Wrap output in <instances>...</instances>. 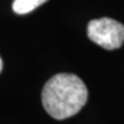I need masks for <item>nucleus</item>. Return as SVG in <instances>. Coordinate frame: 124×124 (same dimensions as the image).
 <instances>
[{
    "instance_id": "f257e3e1",
    "label": "nucleus",
    "mask_w": 124,
    "mask_h": 124,
    "mask_svg": "<svg viewBox=\"0 0 124 124\" xmlns=\"http://www.w3.org/2000/svg\"><path fill=\"white\" fill-rule=\"evenodd\" d=\"M87 89L84 82L74 74H58L49 78L41 92L45 110L55 120L76 115L87 101Z\"/></svg>"
},
{
    "instance_id": "7ed1b4c3",
    "label": "nucleus",
    "mask_w": 124,
    "mask_h": 124,
    "mask_svg": "<svg viewBox=\"0 0 124 124\" xmlns=\"http://www.w3.org/2000/svg\"><path fill=\"white\" fill-rule=\"evenodd\" d=\"M47 0H14L13 10L16 14L23 15L32 12L33 9L39 7L40 5L45 4Z\"/></svg>"
},
{
    "instance_id": "20e7f679",
    "label": "nucleus",
    "mask_w": 124,
    "mask_h": 124,
    "mask_svg": "<svg viewBox=\"0 0 124 124\" xmlns=\"http://www.w3.org/2000/svg\"><path fill=\"white\" fill-rule=\"evenodd\" d=\"M1 70H2V60L0 58V72H1Z\"/></svg>"
},
{
    "instance_id": "f03ea898",
    "label": "nucleus",
    "mask_w": 124,
    "mask_h": 124,
    "mask_svg": "<svg viewBox=\"0 0 124 124\" xmlns=\"http://www.w3.org/2000/svg\"><path fill=\"white\" fill-rule=\"evenodd\" d=\"M87 36L97 45L113 51L123 45L124 25L109 17L92 20L87 24Z\"/></svg>"
}]
</instances>
